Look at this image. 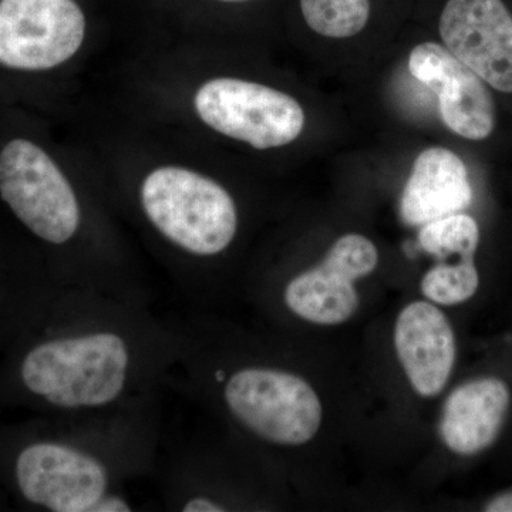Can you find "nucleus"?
<instances>
[{
    "instance_id": "obj_1",
    "label": "nucleus",
    "mask_w": 512,
    "mask_h": 512,
    "mask_svg": "<svg viewBox=\"0 0 512 512\" xmlns=\"http://www.w3.org/2000/svg\"><path fill=\"white\" fill-rule=\"evenodd\" d=\"M137 352L110 326L76 330L55 293L0 357V409L42 416L106 409L136 380Z\"/></svg>"
},
{
    "instance_id": "obj_2",
    "label": "nucleus",
    "mask_w": 512,
    "mask_h": 512,
    "mask_svg": "<svg viewBox=\"0 0 512 512\" xmlns=\"http://www.w3.org/2000/svg\"><path fill=\"white\" fill-rule=\"evenodd\" d=\"M0 211L42 256L72 244L82 205L69 175L33 124L0 107Z\"/></svg>"
},
{
    "instance_id": "obj_3",
    "label": "nucleus",
    "mask_w": 512,
    "mask_h": 512,
    "mask_svg": "<svg viewBox=\"0 0 512 512\" xmlns=\"http://www.w3.org/2000/svg\"><path fill=\"white\" fill-rule=\"evenodd\" d=\"M103 458L49 420L0 426V493L28 510L99 512L111 490Z\"/></svg>"
},
{
    "instance_id": "obj_4",
    "label": "nucleus",
    "mask_w": 512,
    "mask_h": 512,
    "mask_svg": "<svg viewBox=\"0 0 512 512\" xmlns=\"http://www.w3.org/2000/svg\"><path fill=\"white\" fill-rule=\"evenodd\" d=\"M138 201L151 227L184 254H222L238 232L234 198L214 178L184 167L160 165L141 181Z\"/></svg>"
},
{
    "instance_id": "obj_5",
    "label": "nucleus",
    "mask_w": 512,
    "mask_h": 512,
    "mask_svg": "<svg viewBox=\"0 0 512 512\" xmlns=\"http://www.w3.org/2000/svg\"><path fill=\"white\" fill-rule=\"evenodd\" d=\"M222 382L229 414L258 439L274 446L299 447L318 434L322 403L301 376L251 366L225 375Z\"/></svg>"
},
{
    "instance_id": "obj_6",
    "label": "nucleus",
    "mask_w": 512,
    "mask_h": 512,
    "mask_svg": "<svg viewBox=\"0 0 512 512\" xmlns=\"http://www.w3.org/2000/svg\"><path fill=\"white\" fill-rule=\"evenodd\" d=\"M192 107L202 124L221 136L272 150L298 140L305 111L288 93L265 84L214 77L195 90Z\"/></svg>"
},
{
    "instance_id": "obj_7",
    "label": "nucleus",
    "mask_w": 512,
    "mask_h": 512,
    "mask_svg": "<svg viewBox=\"0 0 512 512\" xmlns=\"http://www.w3.org/2000/svg\"><path fill=\"white\" fill-rule=\"evenodd\" d=\"M377 264L379 252L369 238L343 235L318 266L296 275L286 285V308L315 325H342L359 308L357 279L372 274Z\"/></svg>"
},
{
    "instance_id": "obj_8",
    "label": "nucleus",
    "mask_w": 512,
    "mask_h": 512,
    "mask_svg": "<svg viewBox=\"0 0 512 512\" xmlns=\"http://www.w3.org/2000/svg\"><path fill=\"white\" fill-rule=\"evenodd\" d=\"M440 36L483 82L512 93V15L503 0H448Z\"/></svg>"
},
{
    "instance_id": "obj_9",
    "label": "nucleus",
    "mask_w": 512,
    "mask_h": 512,
    "mask_svg": "<svg viewBox=\"0 0 512 512\" xmlns=\"http://www.w3.org/2000/svg\"><path fill=\"white\" fill-rule=\"evenodd\" d=\"M409 72L437 94L441 120L453 133L467 140H484L493 133V97L483 80L447 47L433 42L414 47Z\"/></svg>"
},
{
    "instance_id": "obj_10",
    "label": "nucleus",
    "mask_w": 512,
    "mask_h": 512,
    "mask_svg": "<svg viewBox=\"0 0 512 512\" xmlns=\"http://www.w3.org/2000/svg\"><path fill=\"white\" fill-rule=\"evenodd\" d=\"M394 348L417 394L433 397L446 387L457 343L447 316L429 302L407 305L394 326Z\"/></svg>"
},
{
    "instance_id": "obj_11",
    "label": "nucleus",
    "mask_w": 512,
    "mask_h": 512,
    "mask_svg": "<svg viewBox=\"0 0 512 512\" xmlns=\"http://www.w3.org/2000/svg\"><path fill=\"white\" fill-rule=\"evenodd\" d=\"M52 295L42 256L0 211V357Z\"/></svg>"
},
{
    "instance_id": "obj_12",
    "label": "nucleus",
    "mask_w": 512,
    "mask_h": 512,
    "mask_svg": "<svg viewBox=\"0 0 512 512\" xmlns=\"http://www.w3.org/2000/svg\"><path fill=\"white\" fill-rule=\"evenodd\" d=\"M510 403V389L497 377H481L461 384L444 404L441 440L458 456H476L497 440Z\"/></svg>"
},
{
    "instance_id": "obj_13",
    "label": "nucleus",
    "mask_w": 512,
    "mask_h": 512,
    "mask_svg": "<svg viewBox=\"0 0 512 512\" xmlns=\"http://www.w3.org/2000/svg\"><path fill=\"white\" fill-rule=\"evenodd\" d=\"M471 201L473 188L463 160L447 148H427L414 161L400 201V215L407 225L423 227L460 214Z\"/></svg>"
},
{
    "instance_id": "obj_14",
    "label": "nucleus",
    "mask_w": 512,
    "mask_h": 512,
    "mask_svg": "<svg viewBox=\"0 0 512 512\" xmlns=\"http://www.w3.org/2000/svg\"><path fill=\"white\" fill-rule=\"evenodd\" d=\"M303 19L320 36L348 39L370 18V0H301Z\"/></svg>"
},
{
    "instance_id": "obj_15",
    "label": "nucleus",
    "mask_w": 512,
    "mask_h": 512,
    "mask_svg": "<svg viewBox=\"0 0 512 512\" xmlns=\"http://www.w3.org/2000/svg\"><path fill=\"white\" fill-rule=\"evenodd\" d=\"M480 242V229L470 215L454 214L423 225L419 244L427 254L436 259L456 255H476Z\"/></svg>"
},
{
    "instance_id": "obj_16",
    "label": "nucleus",
    "mask_w": 512,
    "mask_h": 512,
    "mask_svg": "<svg viewBox=\"0 0 512 512\" xmlns=\"http://www.w3.org/2000/svg\"><path fill=\"white\" fill-rule=\"evenodd\" d=\"M421 292L429 301L453 306L467 302L480 286L474 258L458 262H439L421 279Z\"/></svg>"
},
{
    "instance_id": "obj_17",
    "label": "nucleus",
    "mask_w": 512,
    "mask_h": 512,
    "mask_svg": "<svg viewBox=\"0 0 512 512\" xmlns=\"http://www.w3.org/2000/svg\"><path fill=\"white\" fill-rule=\"evenodd\" d=\"M180 510L183 512H220L227 508L208 495H190L184 503H181Z\"/></svg>"
},
{
    "instance_id": "obj_18",
    "label": "nucleus",
    "mask_w": 512,
    "mask_h": 512,
    "mask_svg": "<svg viewBox=\"0 0 512 512\" xmlns=\"http://www.w3.org/2000/svg\"><path fill=\"white\" fill-rule=\"evenodd\" d=\"M485 511L512 512V490L494 497L490 503L485 505Z\"/></svg>"
},
{
    "instance_id": "obj_19",
    "label": "nucleus",
    "mask_w": 512,
    "mask_h": 512,
    "mask_svg": "<svg viewBox=\"0 0 512 512\" xmlns=\"http://www.w3.org/2000/svg\"><path fill=\"white\" fill-rule=\"evenodd\" d=\"M218 2H225V3H241V2H248V0H218Z\"/></svg>"
},
{
    "instance_id": "obj_20",
    "label": "nucleus",
    "mask_w": 512,
    "mask_h": 512,
    "mask_svg": "<svg viewBox=\"0 0 512 512\" xmlns=\"http://www.w3.org/2000/svg\"><path fill=\"white\" fill-rule=\"evenodd\" d=\"M2 505H5V497H3V494L0 493V507H2Z\"/></svg>"
}]
</instances>
